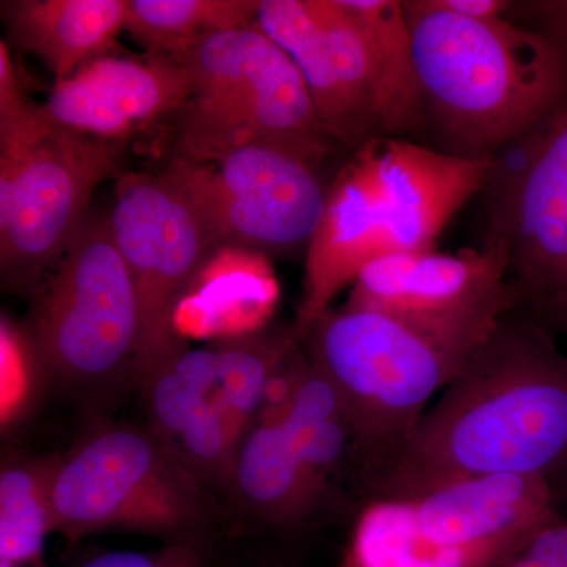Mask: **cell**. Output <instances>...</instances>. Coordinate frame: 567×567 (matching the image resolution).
<instances>
[{
  "mask_svg": "<svg viewBox=\"0 0 567 567\" xmlns=\"http://www.w3.org/2000/svg\"><path fill=\"white\" fill-rule=\"evenodd\" d=\"M32 353L76 391L136 374L140 301L110 216H87L32 297Z\"/></svg>",
  "mask_w": 567,
  "mask_h": 567,
  "instance_id": "8",
  "label": "cell"
},
{
  "mask_svg": "<svg viewBox=\"0 0 567 567\" xmlns=\"http://www.w3.org/2000/svg\"><path fill=\"white\" fill-rule=\"evenodd\" d=\"M193 92L175 114L185 158L205 163L249 141L322 162L331 137L292 59L256 24L216 32L181 55Z\"/></svg>",
  "mask_w": 567,
  "mask_h": 567,
  "instance_id": "5",
  "label": "cell"
},
{
  "mask_svg": "<svg viewBox=\"0 0 567 567\" xmlns=\"http://www.w3.org/2000/svg\"><path fill=\"white\" fill-rule=\"evenodd\" d=\"M298 331L234 336L215 344L235 453L259 416L265 388L297 350Z\"/></svg>",
  "mask_w": 567,
  "mask_h": 567,
  "instance_id": "21",
  "label": "cell"
},
{
  "mask_svg": "<svg viewBox=\"0 0 567 567\" xmlns=\"http://www.w3.org/2000/svg\"><path fill=\"white\" fill-rule=\"evenodd\" d=\"M488 171V238L509 252L522 289L567 297V100ZM513 145V144H511Z\"/></svg>",
  "mask_w": 567,
  "mask_h": 567,
  "instance_id": "13",
  "label": "cell"
},
{
  "mask_svg": "<svg viewBox=\"0 0 567 567\" xmlns=\"http://www.w3.org/2000/svg\"><path fill=\"white\" fill-rule=\"evenodd\" d=\"M559 518L546 477L446 481L372 499L354 528L349 567H502Z\"/></svg>",
  "mask_w": 567,
  "mask_h": 567,
  "instance_id": "4",
  "label": "cell"
},
{
  "mask_svg": "<svg viewBox=\"0 0 567 567\" xmlns=\"http://www.w3.org/2000/svg\"><path fill=\"white\" fill-rule=\"evenodd\" d=\"M39 110L29 102L11 61L9 44L0 41V126L14 125Z\"/></svg>",
  "mask_w": 567,
  "mask_h": 567,
  "instance_id": "24",
  "label": "cell"
},
{
  "mask_svg": "<svg viewBox=\"0 0 567 567\" xmlns=\"http://www.w3.org/2000/svg\"><path fill=\"white\" fill-rule=\"evenodd\" d=\"M436 3L470 20H503L516 7L511 0H436Z\"/></svg>",
  "mask_w": 567,
  "mask_h": 567,
  "instance_id": "27",
  "label": "cell"
},
{
  "mask_svg": "<svg viewBox=\"0 0 567 567\" xmlns=\"http://www.w3.org/2000/svg\"><path fill=\"white\" fill-rule=\"evenodd\" d=\"M58 461L18 462L3 466L0 475V563L43 567L44 544L48 535L54 533L51 491Z\"/></svg>",
  "mask_w": 567,
  "mask_h": 567,
  "instance_id": "20",
  "label": "cell"
},
{
  "mask_svg": "<svg viewBox=\"0 0 567 567\" xmlns=\"http://www.w3.org/2000/svg\"><path fill=\"white\" fill-rule=\"evenodd\" d=\"M514 559L528 567H567V522L559 518L537 532Z\"/></svg>",
  "mask_w": 567,
  "mask_h": 567,
  "instance_id": "25",
  "label": "cell"
},
{
  "mask_svg": "<svg viewBox=\"0 0 567 567\" xmlns=\"http://www.w3.org/2000/svg\"><path fill=\"white\" fill-rule=\"evenodd\" d=\"M128 0H14L2 2L10 40L50 70L54 84L111 47L125 29Z\"/></svg>",
  "mask_w": 567,
  "mask_h": 567,
  "instance_id": "16",
  "label": "cell"
},
{
  "mask_svg": "<svg viewBox=\"0 0 567 567\" xmlns=\"http://www.w3.org/2000/svg\"><path fill=\"white\" fill-rule=\"evenodd\" d=\"M502 567H528V566H525L524 563L517 561V559H511V561L507 563V565L502 566Z\"/></svg>",
  "mask_w": 567,
  "mask_h": 567,
  "instance_id": "28",
  "label": "cell"
},
{
  "mask_svg": "<svg viewBox=\"0 0 567 567\" xmlns=\"http://www.w3.org/2000/svg\"><path fill=\"white\" fill-rule=\"evenodd\" d=\"M118 156L121 142L54 125L41 106L0 126V274L7 290L37 293Z\"/></svg>",
  "mask_w": 567,
  "mask_h": 567,
  "instance_id": "6",
  "label": "cell"
},
{
  "mask_svg": "<svg viewBox=\"0 0 567 567\" xmlns=\"http://www.w3.org/2000/svg\"><path fill=\"white\" fill-rule=\"evenodd\" d=\"M295 451L317 509L333 494L352 458H360L357 434L347 413L320 425Z\"/></svg>",
  "mask_w": 567,
  "mask_h": 567,
  "instance_id": "22",
  "label": "cell"
},
{
  "mask_svg": "<svg viewBox=\"0 0 567 567\" xmlns=\"http://www.w3.org/2000/svg\"><path fill=\"white\" fill-rule=\"evenodd\" d=\"M308 334L312 360L341 395L375 480L466 363L409 324L364 309H330Z\"/></svg>",
  "mask_w": 567,
  "mask_h": 567,
  "instance_id": "7",
  "label": "cell"
},
{
  "mask_svg": "<svg viewBox=\"0 0 567 567\" xmlns=\"http://www.w3.org/2000/svg\"><path fill=\"white\" fill-rule=\"evenodd\" d=\"M363 39L383 136L416 132L427 118L412 29L401 0H339Z\"/></svg>",
  "mask_w": 567,
  "mask_h": 567,
  "instance_id": "17",
  "label": "cell"
},
{
  "mask_svg": "<svg viewBox=\"0 0 567 567\" xmlns=\"http://www.w3.org/2000/svg\"><path fill=\"white\" fill-rule=\"evenodd\" d=\"M492 159H468L380 136L354 151L330 186L306 251L297 330L308 334L361 270L380 257L431 251L451 219L486 186Z\"/></svg>",
  "mask_w": 567,
  "mask_h": 567,
  "instance_id": "2",
  "label": "cell"
},
{
  "mask_svg": "<svg viewBox=\"0 0 567 567\" xmlns=\"http://www.w3.org/2000/svg\"><path fill=\"white\" fill-rule=\"evenodd\" d=\"M112 233L140 301L136 379L181 350L175 309L213 246L203 216L174 171L126 173L115 186Z\"/></svg>",
  "mask_w": 567,
  "mask_h": 567,
  "instance_id": "12",
  "label": "cell"
},
{
  "mask_svg": "<svg viewBox=\"0 0 567 567\" xmlns=\"http://www.w3.org/2000/svg\"><path fill=\"white\" fill-rule=\"evenodd\" d=\"M563 308H565V309H566V315H567V297H566V300H565V301H563Z\"/></svg>",
  "mask_w": 567,
  "mask_h": 567,
  "instance_id": "30",
  "label": "cell"
},
{
  "mask_svg": "<svg viewBox=\"0 0 567 567\" xmlns=\"http://www.w3.org/2000/svg\"><path fill=\"white\" fill-rule=\"evenodd\" d=\"M270 567H293V566H270Z\"/></svg>",
  "mask_w": 567,
  "mask_h": 567,
  "instance_id": "31",
  "label": "cell"
},
{
  "mask_svg": "<svg viewBox=\"0 0 567 567\" xmlns=\"http://www.w3.org/2000/svg\"><path fill=\"white\" fill-rule=\"evenodd\" d=\"M54 533L70 539L102 532H134L193 540L210 522L203 483L152 431L96 432L52 477Z\"/></svg>",
  "mask_w": 567,
  "mask_h": 567,
  "instance_id": "9",
  "label": "cell"
},
{
  "mask_svg": "<svg viewBox=\"0 0 567 567\" xmlns=\"http://www.w3.org/2000/svg\"><path fill=\"white\" fill-rule=\"evenodd\" d=\"M260 0H128L125 31L151 55L181 58L216 32L256 24Z\"/></svg>",
  "mask_w": 567,
  "mask_h": 567,
  "instance_id": "19",
  "label": "cell"
},
{
  "mask_svg": "<svg viewBox=\"0 0 567 567\" xmlns=\"http://www.w3.org/2000/svg\"><path fill=\"white\" fill-rule=\"evenodd\" d=\"M517 297L509 252L487 241L454 254H393L365 265L346 308L380 312L468 358L495 333Z\"/></svg>",
  "mask_w": 567,
  "mask_h": 567,
  "instance_id": "11",
  "label": "cell"
},
{
  "mask_svg": "<svg viewBox=\"0 0 567 567\" xmlns=\"http://www.w3.org/2000/svg\"><path fill=\"white\" fill-rule=\"evenodd\" d=\"M425 114L442 152L492 159L567 100V55L544 33L404 0Z\"/></svg>",
  "mask_w": 567,
  "mask_h": 567,
  "instance_id": "3",
  "label": "cell"
},
{
  "mask_svg": "<svg viewBox=\"0 0 567 567\" xmlns=\"http://www.w3.org/2000/svg\"><path fill=\"white\" fill-rule=\"evenodd\" d=\"M0 567H31V566H11V565H7V563H0Z\"/></svg>",
  "mask_w": 567,
  "mask_h": 567,
  "instance_id": "29",
  "label": "cell"
},
{
  "mask_svg": "<svg viewBox=\"0 0 567 567\" xmlns=\"http://www.w3.org/2000/svg\"><path fill=\"white\" fill-rule=\"evenodd\" d=\"M535 31L544 33L551 43L567 55V0H533L516 3Z\"/></svg>",
  "mask_w": 567,
  "mask_h": 567,
  "instance_id": "26",
  "label": "cell"
},
{
  "mask_svg": "<svg viewBox=\"0 0 567 567\" xmlns=\"http://www.w3.org/2000/svg\"><path fill=\"white\" fill-rule=\"evenodd\" d=\"M210 163L182 158L171 169L203 216L213 249L281 257L308 251L330 192L319 162L274 142L249 141Z\"/></svg>",
  "mask_w": 567,
  "mask_h": 567,
  "instance_id": "10",
  "label": "cell"
},
{
  "mask_svg": "<svg viewBox=\"0 0 567 567\" xmlns=\"http://www.w3.org/2000/svg\"><path fill=\"white\" fill-rule=\"evenodd\" d=\"M566 461L567 358L506 316L377 477L372 499L470 476L548 480Z\"/></svg>",
  "mask_w": 567,
  "mask_h": 567,
  "instance_id": "1",
  "label": "cell"
},
{
  "mask_svg": "<svg viewBox=\"0 0 567 567\" xmlns=\"http://www.w3.org/2000/svg\"><path fill=\"white\" fill-rule=\"evenodd\" d=\"M80 567H212L196 540H171L156 550H114L96 555Z\"/></svg>",
  "mask_w": 567,
  "mask_h": 567,
  "instance_id": "23",
  "label": "cell"
},
{
  "mask_svg": "<svg viewBox=\"0 0 567 567\" xmlns=\"http://www.w3.org/2000/svg\"><path fill=\"white\" fill-rule=\"evenodd\" d=\"M229 486L257 517L298 525L317 507L289 434L279 421H256L235 453Z\"/></svg>",
  "mask_w": 567,
  "mask_h": 567,
  "instance_id": "18",
  "label": "cell"
},
{
  "mask_svg": "<svg viewBox=\"0 0 567 567\" xmlns=\"http://www.w3.org/2000/svg\"><path fill=\"white\" fill-rule=\"evenodd\" d=\"M192 92V76L178 58L133 61L103 55L54 84L41 110L62 128L122 142L177 114Z\"/></svg>",
  "mask_w": 567,
  "mask_h": 567,
  "instance_id": "14",
  "label": "cell"
},
{
  "mask_svg": "<svg viewBox=\"0 0 567 567\" xmlns=\"http://www.w3.org/2000/svg\"><path fill=\"white\" fill-rule=\"evenodd\" d=\"M256 25L300 70L331 140L358 151L382 136L379 126L347 92L317 0H260Z\"/></svg>",
  "mask_w": 567,
  "mask_h": 567,
  "instance_id": "15",
  "label": "cell"
}]
</instances>
